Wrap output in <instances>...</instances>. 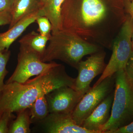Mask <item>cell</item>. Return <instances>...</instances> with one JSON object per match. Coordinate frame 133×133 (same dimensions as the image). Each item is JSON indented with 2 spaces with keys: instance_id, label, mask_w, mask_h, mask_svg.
Instances as JSON below:
<instances>
[{
  "instance_id": "23",
  "label": "cell",
  "mask_w": 133,
  "mask_h": 133,
  "mask_svg": "<svg viewBox=\"0 0 133 133\" xmlns=\"http://www.w3.org/2000/svg\"><path fill=\"white\" fill-rule=\"evenodd\" d=\"M113 133H133V121L128 125L118 129Z\"/></svg>"
},
{
  "instance_id": "3",
  "label": "cell",
  "mask_w": 133,
  "mask_h": 133,
  "mask_svg": "<svg viewBox=\"0 0 133 133\" xmlns=\"http://www.w3.org/2000/svg\"><path fill=\"white\" fill-rule=\"evenodd\" d=\"M133 121V87L126 77L125 69L115 73L114 98L108 121L100 133H113Z\"/></svg>"
},
{
  "instance_id": "21",
  "label": "cell",
  "mask_w": 133,
  "mask_h": 133,
  "mask_svg": "<svg viewBox=\"0 0 133 133\" xmlns=\"http://www.w3.org/2000/svg\"><path fill=\"white\" fill-rule=\"evenodd\" d=\"M12 15L10 11L0 12V26L10 24Z\"/></svg>"
},
{
  "instance_id": "19",
  "label": "cell",
  "mask_w": 133,
  "mask_h": 133,
  "mask_svg": "<svg viewBox=\"0 0 133 133\" xmlns=\"http://www.w3.org/2000/svg\"><path fill=\"white\" fill-rule=\"evenodd\" d=\"M13 113L5 112L0 117V133H9L10 124L14 118Z\"/></svg>"
},
{
  "instance_id": "7",
  "label": "cell",
  "mask_w": 133,
  "mask_h": 133,
  "mask_svg": "<svg viewBox=\"0 0 133 133\" xmlns=\"http://www.w3.org/2000/svg\"><path fill=\"white\" fill-rule=\"evenodd\" d=\"M106 55L102 50L91 54L85 61L81 60L77 69L78 76L76 78L74 89L84 94L91 89L90 84L94 79L102 74L105 69Z\"/></svg>"
},
{
  "instance_id": "20",
  "label": "cell",
  "mask_w": 133,
  "mask_h": 133,
  "mask_svg": "<svg viewBox=\"0 0 133 133\" xmlns=\"http://www.w3.org/2000/svg\"><path fill=\"white\" fill-rule=\"evenodd\" d=\"M126 77L130 84L133 87V48L125 69Z\"/></svg>"
},
{
  "instance_id": "10",
  "label": "cell",
  "mask_w": 133,
  "mask_h": 133,
  "mask_svg": "<svg viewBox=\"0 0 133 133\" xmlns=\"http://www.w3.org/2000/svg\"><path fill=\"white\" fill-rule=\"evenodd\" d=\"M114 94V90L83 121L81 127L94 133H100L101 127L108 121L111 116Z\"/></svg>"
},
{
  "instance_id": "26",
  "label": "cell",
  "mask_w": 133,
  "mask_h": 133,
  "mask_svg": "<svg viewBox=\"0 0 133 133\" xmlns=\"http://www.w3.org/2000/svg\"><path fill=\"white\" fill-rule=\"evenodd\" d=\"M132 46L133 48V32L132 33Z\"/></svg>"
},
{
  "instance_id": "1",
  "label": "cell",
  "mask_w": 133,
  "mask_h": 133,
  "mask_svg": "<svg viewBox=\"0 0 133 133\" xmlns=\"http://www.w3.org/2000/svg\"><path fill=\"white\" fill-rule=\"evenodd\" d=\"M76 78L66 72L63 65H56L24 83H6L0 94V117L5 112H17L29 108L36 99L63 86L74 88Z\"/></svg>"
},
{
  "instance_id": "17",
  "label": "cell",
  "mask_w": 133,
  "mask_h": 133,
  "mask_svg": "<svg viewBox=\"0 0 133 133\" xmlns=\"http://www.w3.org/2000/svg\"><path fill=\"white\" fill-rule=\"evenodd\" d=\"M10 56V51H4L0 50V94L5 84L4 80L9 72L7 70V64Z\"/></svg>"
},
{
  "instance_id": "12",
  "label": "cell",
  "mask_w": 133,
  "mask_h": 133,
  "mask_svg": "<svg viewBox=\"0 0 133 133\" xmlns=\"http://www.w3.org/2000/svg\"><path fill=\"white\" fill-rule=\"evenodd\" d=\"M43 6L39 0H14L10 10L12 21L9 28L25 17L37 12Z\"/></svg>"
},
{
  "instance_id": "25",
  "label": "cell",
  "mask_w": 133,
  "mask_h": 133,
  "mask_svg": "<svg viewBox=\"0 0 133 133\" xmlns=\"http://www.w3.org/2000/svg\"><path fill=\"white\" fill-rule=\"evenodd\" d=\"M41 2L43 6L44 4L45 3V1H46V0H39Z\"/></svg>"
},
{
  "instance_id": "15",
  "label": "cell",
  "mask_w": 133,
  "mask_h": 133,
  "mask_svg": "<svg viewBox=\"0 0 133 133\" xmlns=\"http://www.w3.org/2000/svg\"><path fill=\"white\" fill-rule=\"evenodd\" d=\"M17 116L10 124L9 133H29L30 124L32 123L29 108L17 112Z\"/></svg>"
},
{
  "instance_id": "13",
  "label": "cell",
  "mask_w": 133,
  "mask_h": 133,
  "mask_svg": "<svg viewBox=\"0 0 133 133\" xmlns=\"http://www.w3.org/2000/svg\"><path fill=\"white\" fill-rule=\"evenodd\" d=\"M50 37L42 35L35 31H31L22 37L19 41L20 48L36 54L42 59Z\"/></svg>"
},
{
  "instance_id": "2",
  "label": "cell",
  "mask_w": 133,
  "mask_h": 133,
  "mask_svg": "<svg viewBox=\"0 0 133 133\" xmlns=\"http://www.w3.org/2000/svg\"><path fill=\"white\" fill-rule=\"evenodd\" d=\"M49 41L42 61L50 62L58 59L77 70L84 56L103 50L74 32L66 30L51 33Z\"/></svg>"
},
{
  "instance_id": "4",
  "label": "cell",
  "mask_w": 133,
  "mask_h": 133,
  "mask_svg": "<svg viewBox=\"0 0 133 133\" xmlns=\"http://www.w3.org/2000/svg\"><path fill=\"white\" fill-rule=\"evenodd\" d=\"M133 20L131 16H127L113 43L112 52L104 71L97 82L95 87L107 77L112 76L120 70L125 69L133 50L132 36Z\"/></svg>"
},
{
  "instance_id": "5",
  "label": "cell",
  "mask_w": 133,
  "mask_h": 133,
  "mask_svg": "<svg viewBox=\"0 0 133 133\" xmlns=\"http://www.w3.org/2000/svg\"><path fill=\"white\" fill-rule=\"evenodd\" d=\"M115 87V74L106 78L86 93L72 114L76 124L81 126L83 121L114 91Z\"/></svg>"
},
{
  "instance_id": "14",
  "label": "cell",
  "mask_w": 133,
  "mask_h": 133,
  "mask_svg": "<svg viewBox=\"0 0 133 133\" xmlns=\"http://www.w3.org/2000/svg\"><path fill=\"white\" fill-rule=\"evenodd\" d=\"M65 0H46L42 9L44 16L49 20L51 26V33L62 29L61 12Z\"/></svg>"
},
{
  "instance_id": "24",
  "label": "cell",
  "mask_w": 133,
  "mask_h": 133,
  "mask_svg": "<svg viewBox=\"0 0 133 133\" xmlns=\"http://www.w3.org/2000/svg\"><path fill=\"white\" fill-rule=\"evenodd\" d=\"M128 10L129 13L130 14V15L131 16L133 20V0L129 5Z\"/></svg>"
},
{
  "instance_id": "6",
  "label": "cell",
  "mask_w": 133,
  "mask_h": 133,
  "mask_svg": "<svg viewBox=\"0 0 133 133\" xmlns=\"http://www.w3.org/2000/svg\"><path fill=\"white\" fill-rule=\"evenodd\" d=\"M57 64L54 62H43L36 54L20 48L17 65L6 83H24L31 77L42 74Z\"/></svg>"
},
{
  "instance_id": "18",
  "label": "cell",
  "mask_w": 133,
  "mask_h": 133,
  "mask_svg": "<svg viewBox=\"0 0 133 133\" xmlns=\"http://www.w3.org/2000/svg\"><path fill=\"white\" fill-rule=\"evenodd\" d=\"M38 26V31L43 36L50 37L52 31V26L49 19L46 16L38 17L36 20Z\"/></svg>"
},
{
  "instance_id": "22",
  "label": "cell",
  "mask_w": 133,
  "mask_h": 133,
  "mask_svg": "<svg viewBox=\"0 0 133 133\" xmlns=\"http://www.w3.org/2000/svg\"><path fill=\"white\" fill-rule=\"evenodd\" d=\"M14 0H0V12L10 11Z\"/></svg>"
},
{
  "instance_id": "8",
  "label": "cell",
  "mask_w": 133,
  "mask_h": 133,
  "mask_svg": "<svg viewBox=\"0 0 133 133\" xmlns=\"http://www.w3.org/2000/svg\"><path fill=\"white\" fill-rule=\"evenodd\" d=\"M84 94L69 86L53 90L45 95L49 113L72 114Z\"/></svg>"
},
{
  "instance_id": "9",
  "label": "cell",
  "mask_w": 133,
  "mask_h": 133,
  "mask_svg": "<svg viewBox=\"0 0 133 133\" xmlns=\"http://www.w3.org/2000/svg\"><path fill=\"white\" fill-rule=\"evenodd\" d=\"M72 114L50 113L42 121L45 132L49 133H94L78 125Z\"/></svg>"
},
{
  "instance_id": "16",
  "label": "cell",
  "mask_w": 133,
  "mask_h": 133,
  "mask_svg": "<svg viewBox=\"0 0 133 133\" xmlns=\"http://www.w3.org/2000/svg\"><path fill=\"white\" fill-rule=\"evenodd\" d=\"M29 109L32 122H41L50 113L45 95L37 98Z\"/></svg>"
},
{
  "instance_id": "11",
  "label": "cell",
  "mask_w": 133,
  "mask_h": 133,
  "mask_svg": "<svg viewBox=\"0 0 133 133\" xmlns=\"http://www.w3.org/2000/svg\"><path fill=\"white\" fill-rule=\"evenodd\" d=\"M44 16L43 9L25 17L19 21L7 31L0 33V50L4 51L9 50V47L29 26L40 16Z\"/></svg>"
}]
</instances>
